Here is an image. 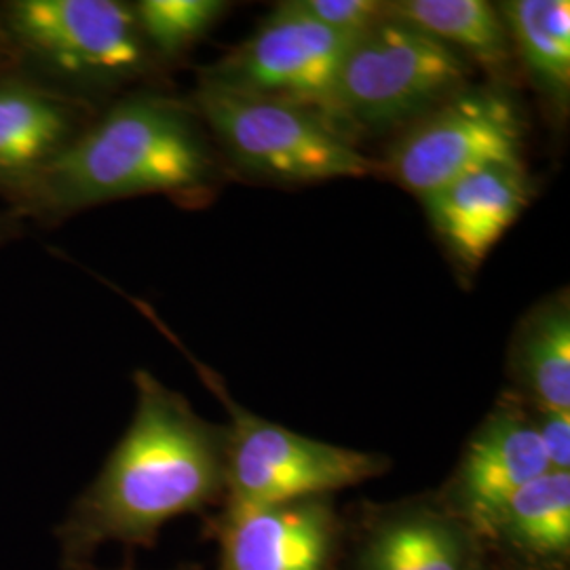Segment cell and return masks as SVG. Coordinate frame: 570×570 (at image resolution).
Instances as JSON below:
<instances>
[{
    "instance_id": "3957f363",
    "label": "cell",
    "mask_w": 570,
    "mask_h": 570,
    "mask_svg": "<svg viewBox=\"0 0 570 570\" xmlns=\"http://www.w3.org/2000/svg\"><path fill=\"white\" fill-rule=\"evenodd\" d=\"M197 110L245 174L277 183L362 178L381 171L324 112L202 77Z\"/></svg>"
},
{
    "instance_id": "e0dca14e",
    "label": "cell",
    "mask_w": 570,
    "mask_h": 570,
    "mask_svg": "<svg viewBox=\"0 0 570 570\" xmlns=\"http://www.w3.org/2000/svg\"><path fill=\"white\" fill-rule=\"evenodd\" d=\"M510 32L511 49L530 82L558 110L569 108V0H511L499 4Z\"/></svg>"
},
{
    "instance_id": "52a82bcc",
    "label": "cell",
    "mask_w": 570,
    "mask_h": 570,
    "mask_svg": "<svg viewBox=\"0 0 570 570\" xmlns=\"http://www.w3.org/2000/svg\"><path fill=\"white\" fill-rule=\"evenodd\" d=\"M7 26L32 58L75 81L119 82L148 58L134 7L117 0H20Z\"/></svg>"
},
{
    "instance_id": "ac0fdd59",
    "label": "cell",
    "mask_w": 570,
    "mask_h": 570,
    "mask_svg": "<svg viewBox=\"0 0 570 570\" xmlns=\"http://www.w3.org/2000/svg\"><path fill=\"white\" fill-rule=\"evenodd\" d=\"M228 4L220 0H142L134 16L148 49L176 58L214 28Z\"/></svg>"
},
{
    "instance_id": "7c38bea8",
    "label": "cell",
    "mask_w": 570,
    "mask_h": 570,
    "mask_svg": "<svg viewBox=\"0 0 570 570\" xmlns=\"http://www.w3.org/2000/svg\"><path fill=\"white\" fill-rule=\"evenodd\" d=\"M524 164L482 167L423 197L429 223L454 261L478 268L530 202Z\"/></svg>"
},
{
    "instance_id": "277c9868",
    "label": "cell",
    "mask_w": 570,
    "mask_h": 570,
    "mask_svg": "<svg viewBox=\"0 0 570 570\" xmlns=\"http://www.w3.org/2000/svg\"><path fill=\"white\" fill-rule=\"evenodd\" d=\"M469 75V61L449 45L385 13L351 42L327 117L370 131L416 122L463 91Z\"/></svg>"
},
{
    "instance_id": "9c48e42d",
    "label": "cell",
    "mask_w": 570,
    "mask_h": 570,
    "mask_svg": "<svg viewBox=\"0 0 570 570\" xmlns=\"http://www.w3.org/2000/svg\"><path fill=\"white\" fill-rule=\"evenodd\" d=\"M353 39L306 18L292 2H282L247 41L205 77L249 94L303 104L327 117Z\"/></svg>"
},
{
    "instance_id": "7402d4cb",
    "label": "cell",
    "mask_w": 570,
    "mask_h": 570,
    "mask_svg": "<svg viewBox=\"0 0 570 570\" xmlns=\"http://www.w3.org/2000/svg\"><path fill=\"white\" fill-rule=\"evenodd\" d=\"M63 570H104L98 569V567H94V562H79V564H70V567H63ZM115 570H134L129 569V567H125V569H115ZM171 570H205L202 564H193V562H188V564H180V567H176V569Z\"/></svg>"
},
{
    "instance_id": "30bf717a",
    "label": "cell",
    "mask_w": 570,
    "mask_h": 570,
    "mask_svg": "<svg viewBox=\"0 0 570 570\" xmlns=\"http://www.w3.org/2000/svg\"><path fill=\"white\" fill-rule=\"evenodd\" d=\"M205 534L218 541V570H341L345 513L334 494L220 505L205 515Z\"/></svg>"
},
{
    "instance_id": "7a4b0ae2",
    "label": "cell",
    "mask_w": 570,
    "mask_h": 570,
    "mask_svg": "<svg viewBox=\"0 0 570 570\" xmlns=\"http://www.w3.org/2000/svg\"><path fill=\"white\" fill-rule=\"evenodd\" d=\"M214 178L193 112L165 96H134L77 134L21 197L39 212L72 214L140 195H202Z\"/></svg>"
},
{
    "instance_id": "d6986e66",
    "label": "cell",
    "mask_w": 570,
    "mask_h": 570,
    "mask_svg": "<svg viewBox=\"0 0 570 570\" xmlns=\"http://www.w3.org/2000/svg\"><path fill=\"white\" fill-rule=\"evenodd\" d=\"M306 18L336 32L357 37L385 16V2L376 0H292Z\"/></svg>"
},
{
    "instance_id": "5bb4252c",
    "label": "cell",
    "mask_w": 570,
    "mask_h": 570,
    "mask_svg": "<svg viewBox=\"0 0 570 570\" xmlns=\"http://www.w3.org/2000/svg\"><path fill=\"white\" fill-rule=\"evenodd\" d=\"M484 539L529 569L570 570V471H548L515 490Z\"/></svg>"
},
{
    "instance_id": "ffe728a7",
    "label": "cell",
    "mask_w": 570,
    "mask_h": 570,
    "mask_svg": "<svg viewBox=\"0 0 570 570\" xmlns=\"http://www.w3.org/2000/svg\"><path fill=\"white\" fill-rule=\"evenodd\" d=\"M529 410L551 471H570V412Z\"/></svg>"
},
{
    "instance_id": "4fadbf2b",
    "label": "cell",
    "mask_w": 570,
    "mask_h": 570,
    "mask_svg": "<svg viewBox=\"0 0 570 570\" xmlns=\"http://www.w3.org/2000/svg\"><path fill=\"white\" fill-rule=\"evenodd\" d=\"M75 138L72 104L32 82L0 81V188L23 195Z\"/></svg>"
},
{
    "instance_id": "8fae6325",
    "label": "cell",
    "mask_w": 570,
    "mask_h": 570,
    "mask_svg": "<svg viewBox=\"0 0 570 570\" xmlns=\"http://www.w3.org/2000/svg\"><path fill=\"white\" fill-rule=\"evenodd\" d=\"M548 471L550 463L529 406L508 391L471 433L438 494L484 534L492 515L511 494Z\"/></svg>"
},
{
    "instance_id": "cb8c5ba5",
    "label": "cell",
    "mask_w": 570,
    "mask_h": 570,
    "mask_svg": "<svg viewBox=\"0 0 570 570\" xmlns=\"http://www.w3.org/2000/svg\"><path fill=\"white\" fill-rule=\"evenodd\" d=\"M0 47H2V32H0Z\"/></svg>"
},
{
    "instance_id": "2e32d148",
    "label": "cell",
    "mask_w": 570,
    "mask_h": 570,
    "mask_svg": "<svg viewBox=\"0 0 570 570\" xmlns=\"http://www.w3.org/2000/svg\"><path fill=\"white\" fill-rule=\"evenodd\" d=\"M385 13L490 72H503L510 66L513 49L508 26L499 7L487 0H395L385 2Z\"/></svg>"
},
{
    "instance_id": "ba28073f",
    "label": "cell",
    "mask_w": 570,
    "mask_h": 570,
    "mask_svg": "<svg viewBox=\"0 0 570 570\" xmlns=\"http://www.w3.org/2000/svg\"><path fill=\"white\" fill-rule=\"evenodd\" d=\"M489 543L429 490L345 513L341 570H487Z\"/></svg>"
},
{
    "instance_id": "603a6c76",
    "label": "cell",
    "mask_w": 570,
    "mask_h": 570,
    "mask_svg": "<svg viewBox=\"0 0 570 570\" xmlns=\"http://www.w3.org/2000/svg\"><path fill=\"white\" fill-rule=\"evenodd\" d=\"M7 235H9V225L0 218V244L7 239Z\"/></svg>"
},
{
    "instance_id": "44dd1931",
    "label": "cell",
    "mask_w": 570,
    "mask_h": 570,
    "mask_svg": "<svg viewBox=\"0 0 570 570\" xmlns=\"http://www.w3.org/2000/svg\"><path fill=\"white\" fill-rule=\"evenodd\" d=\"M487 570H532L524 567L522 562L513 560L510 556L501 553V551L489 548V560H487Z\"/></svg>"
},
{
    "instance_id": "6da1fadb",
    "label": "cell",
    "mask_w": 570,
    "mask_h": 570,
    "mask_svg": "<svg viewBox=\"0 0 570 570\" xmlns=\"http://www.w3.org/2000/svg\"><path fill=\"white\" fill-rule=\"evenodd\" d=\"M134 385L121 442L56 529L61 567L91 562L106 543L150 550L167 522L225 501L226 425L205 421L148 370H136Z\"/></svg>"
},
{
    "instance_id": "9a60e30c",
    "label": "cell",
    "mask_w": 570,
    "mask_h": 570,
    "mask_svg": "<svg viewBox=\"0 0 570 570\" xmlns=\"http://www.w3.org/2000/svg\"><path fill=\"white\" fill-rule=\"evenodd\" d=\"M513 389L534 410L570 412V306L558 294L532 308L515 334L510 360Z\"/></svg>"
},
{
    "instance_id": "8992f818",
    "label": "cell",
    "mask_w": 570,
    "mask_h": 570,
    "mask_svg": "<svg viewBox=\"0 0 570 570\" xmlns=\"http://www.w3.org/2000/svg\"><path fill=\"white\" fill-rule=\"evenodd\" d=\"M524 136L527 122L505 91L465 87L412 122L379 167L423 199L482 167L524 164Z\"/></svg>"
},
{
    "instance_id": "5b68a950",
    "label": "cell",
    "mask_w": 570,
    "mask_h": 570,
    "mask_svg": "<svg viewBox=\"0 0 570 570\" xmlns=\"http://www.w3.org/2000/svg\"><path fill=\"white\" fill-rule=\"evenodd\" d=\"M205 387L226 407V494L223 505L254 508L308 494H334L391 469L383 454L334 446L282 428L237 404L225 381L188 355Z\"/></svg>"
}]
</instances>
